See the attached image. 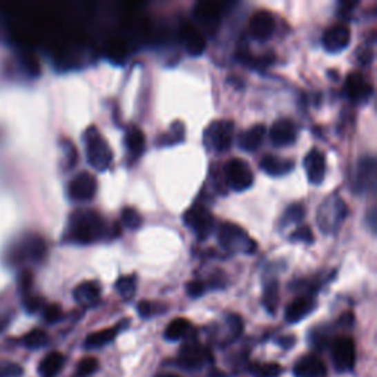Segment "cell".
<instances>
[{
  "instance_id": "cell-18",
  "label": "cell",
  "mask_w": 377,
  "mask_h": 377,
  "mask_svg": "<svg viewBox=\"0 0 377 377\" xmlns=\"http://www.w3.org/2000/svg\"><path fill=\"white\" fill-rule=\"evenodd\" d=\"M347 92L352 101L364 102L365 99L371 95L373 87L365 81L364 75L361 72L354 71V72H349L347 77Z\"/></svg>"
},
{
  "instance_id": "cell-9",
  "label": "cell",
  "mask_w": 377,
  "mask_h": 377,
  "mask_svg": "<svg viewBox=\"0 0 377 377\" xmlns=\"http://www.w3.org/2000/svg\"><path fill=\"white\" fill-rule=\"evenodd\" d=\"M179 364L186 370H197L201 369L205 362V351L201 343L195 339L184 342L179 352Z\"/></svg>"
},
{
  "instance_id": "cell-42",
  "label": "cell",
  "mask_w": 377,
  "mask_h": 377,
  "mask_svg": "<svg viewBox=\"0 0 377 377\" xmlns=\"http://www.w3.org/2000/svg\"><path fill=\"white\" fill-rule=\"evenodd\" d=\"M40 299L37 296H31V295H27L26 299H24V305H26V309L28 313H35L37 311V309L40 308Z\"/></svg>"
},
{
  "instance_id": "cell-7",
  "label": "cell",
  "mask_w": 377,
  "mask_h": 377,
  "mask_svg": "<svg viewBox=\"0 0 377 377\" xmlns=\"http://www.w3.org/2000/svg\"><path fill=\"white\" fill-rule=\"evenodd\" d=\"M184 223L191 227L199 239H206L209 233L213 231L214 217L209 213V209L202 205H195L186 211Z\"/></svg>"
},
{
  "instance_id": "cell-43",
  "label": "cell",
  "mask_w": 377,
  "mask_h": 377,
  "mask_svg": "<svg viewBox=\"0 0 377 377\" xmlns=\"http://www.w3.org/2000/svg\"><path fill=\"white\" fill-rule=\"evenodd\" d=\"M137 309H139V314H140L142 317H145V318H148V317H151L152 314L157 313V309H155V305H153L152 302H148V301L140 302Z\"/></svg>"
},
{
  "instance_id": "cell-29",
  "label": "cell",
  "mask_w": 377,
  "mask_h": 377,
  "mask_svg": "<svg viewBox=\"0 0 377 377\" xmlns=\"http://www.w3.org/2000/svg\"><path fill=\"white\" fill-rule=\"evenodd\" d=\"M49 338L46 331H43L40 329H35L28 331V334L22 339V343L30 349H39L41 347H44L48 343Z\"/></svg>"
},
{
  "instance_id": "cell-1",
  "label": "cell",
  "mask_w": 377,
  "mask_h": 377,
  "mask_svg": "<svg viewBox=\"0 0 377 377\" xmlns=\"http://www.w3.org/2000/svg\"><path fill=\"white\" fill-rule=\"evenodd\" d=\"M105 230V221L96 211H77L70 220V238L80 245L102 239Z\"/></svg>"
},
{
  "instance_id": "cell-38",
  "label": "cell",
  "mask_w": 377,
  "mask_h": 377,
  "mask_svg": "<svg viewBox=\"0 0 377 377\" xmlns=\"http://www.w3.org/2000/svg\"><path fill=\"white\" fill-rule=\"evenodd\" d=\"M22 369L14 362H0V377H19Z\"/></svg>"
},
{
  "instance_id": "cell-25",
  "label": "cell",
  "mask_w": 377,
  "mask_h": 377,
  "mask_svg": "<svg viewBox=\"0 0 377 377\" xmlns=\"http://www.w3.org/2000/svg\"><path fill=\"white\" fill-rule=\"evenodd\" d=\"M126 145L133 155H140L146 145V139L145 135H143V131L137 127L128 128L126 135Z\"/></svg>"
},
{
  "instance_id": "cell-44",
  "label": "cell",
  "mask_w": 377,
  "mask_h": 377,
  "mask_svg": "<svg viewBox=\"0 0 377 377\" xmlns=\"http://www.w3.org/2000/svg\"><path fill=\"white\" fill-rule=\"evenodd\" d=\"M66 157H68V167H74V164L77 161V151L74 148L72 143H66Z\"/></svg>"
},
{
  "instance_id": "cell-32",
  "label": "cell",
  "mask_w": 377,
  "mask_h": 377,
  "mask_svg": "<svg viewBox=\"0 0 377 377\" xmlns=\"http://www.w3.org/2000/svg\"><path fill=\"white\" fill-rule=\"evenodd\" d=\"M304 215H305V208L302 204H293L291 205L289 208H287L284 211L283 214V226H287V224H292V223H301V221L304 220Z\"/></svg>"
},
{
  "instance_id": "cell-8",
  "label": "cell",
  "mask_w": 377,
  "mask_h": 377,
  "mask_svg": "<svg viewBox=\"0 0 377 377\" xmlns=\"http://www.w3.org/2000/svg\"><path fill=\"white\" fill-rule=\"evenodd\" d=\"M276 28V22H274V17L269 12V10H257L248 24V31L249 35L255 39V40H269Z\"/></svg>"
},
{
  "instance_id": "cell-40",
  "label": "cell",
  "mask_w": 377,
  "mask_h": 377,
  "mask_svg": "<svg viewBox=\"0 0 377 377\" xmlns=\"http://www.w3.org/2000/svg\"><path fill=\"white\" fill-rule=\"evenodd\" d=\"M43 316L48 323H57V321L61 320L62 317V309L59 305H48L46 308H44Z\"/></svg>"
},
{
  "instance_id": "cell-17",
  "label": "cell",
  "mask_w": 377,
  "mask_h": 377,
  "mask_svg": "<svg viewBox=\"0 0 377 377\" xmlns=\"http://www.w3.org/2000/svg\"><path fill=\"white\" fill-rule=\"evenodd\" d=\"M316 307V301L313 296H299L295 301L287 305L284 311V318L287 323H298L305 318Z\"/></svg>"
},
{
  "instance_id": "cell-30",
  "label": "cell",
  "mask_w": 377,
  "mask_h": 377,
  "mask_svg": "<svg viewBox=\"0 0 377 377\" xmlns=\"http://www.w3.org/2000/svg\"><path fill=\"white\" fill-rule=\"evenodd\" d=\"M277 302H279V286H277L276 280H273L269 282L264 291V305L270 314L276 313Z\"/></svg>"
},
{
  "instance_id": "cell-35",
  "label": "cell",
  "mask_w": 377,
  "mask_h": 377,
  "mask_svg": "<svg viewBox=\"0 0 377 377\" xmlns=\"http://www.w3.org/2000/svg\"><path fill=\"white\" fill-rule=\"evenodd\" d=\"M121 220L130 229H137L142 224V217L135 208H124L121 213Z\"/></svg>"
},
{
  "instance_id": "cell-22",
  "label": "cell",
  "mask_w": 377,
  "mask_h": 377,
  "mask_svg": "<svg viewBox=\"0 0 377 377\" xmlns=\"http://www.w3.org/2000/svg\"><path fill=\"white\" fill-rule=\"evenodd\" d=\"M64 362H65V358L61 352L48 354L39 365L40 377H57L64 367Z\"/></svg>"
},
{
  "instance_id": "cell-26",
  "label": "cell",
  "mask_w": 377,
  "mask_h": 377,
  "mask_svg": "<svg viewBox=\"0 0 377 377\" xmlns=\"http://www.w3.org/2000/svg\"><path fill=\"white\" fill-rule=\"evenodd\" d=\"M188 329H191V323L186 318H175L165 329V339L167 340H179L187 335Z\"/></svg>"
},
{
  "instance_id": "cell-21",
  "label": "cell",
  "mask_w": 377,
  "mask_h": 377,
  "mask_svg": "<svg viewBox=\"0 0 377 377\" xmlns=\"http://www.w3.org/2000/svg\"><path fill=\"white\" fill-rule=\"evenodd\" d=\"M99 296H101V286L96 282H84L77 286L74 291L75 301L84 307L96 304Z\"/></svg>"
},
{
  "instance_id": "cell-47",
  "label": "cell",
  "mask_w": 377,
  "mask_h": 377,
  "mask_svg": "<svg viewBox=\"0 0 377 377\" xmlns=\"http://www.w3.org/2000/svg\"><path fill=\"white\" fill-rule=\"evenodd\" d=\"M5 326H6V321L3 318H0V330H2Z\"/></svg>"
},
{
  "instance_id": "cell-5",
  "label": "cell",
  "mask_w": 377,
  "mask_h": 377,
  "mask_svg": "<svg viewBox=\"0 0 377 377\" xmlns=\"http://www.w3.org/2000/svg\"><path fill=\"white\" fill-rule=\"evenodd\" d=\"M331 358L339 373H348L356 367V343L348 336H339L331 343Z\"/></svg>"
},
{
  "instance_id": "cell-39",
  "label": "cell",
  "mask_w": 377,
  "mask_h": 377,
  "mask_svg": "<svg viewBox=\"0 0 377 377\" xmlns=\"http://www.w3.org/2000/svg\"><path fill=\"white\" fill-rule=\"evenodd\" d=\"M243 330V323L239 316H230L229 317V331H230V339L235 340L240 336Z\"/></svg>"
},
{
  "instance_id": "cell-31",
  "label": "cell",
  "mask_w": 377,
  "mask_h": 377,
  "mask_svg": "<svg viewBox=\"0 0 377 377\" xmlns=\"http://www.w3.org/2000/svg\"><path fill=\"white\" fill-rule=\"evenodd\" d=\"M117 291L124 299L133 298L136 292V276H123L115 283Z\"/></svg>"
},
{
  "instance_id": "cell-16",
  "label": "cell",
  "mask_w": 377,
  "mask_h": 377,
  "mask_svg": "<svg viewBox=\"0 0 377 377\" xmlns=\"http://www.w3.org/2000/svg\"><path fill=\"white\" fill-rule=\"evenodd\" d=\"M295 377H329L325 362L316 356H307L299 360L293 367Z\"/></svg>"
},
{
  "instance_id": "cell-19",
  "label": "cell",
  "mask_w": 377,
  "mask_h": 377,
  "mask_svg": "<svg viewBox=\"0 0 377 377\" xmlns=\"http://www.w3.org/2000/svg\"><path fill=\"white\" fill-rule=\"evenodd\" d=\"M261 168L262 171H265L270 175H284L287 173H291L293 170V161L291 160H286V158H280V157H276V155H264L261 162Z\"/></svg>"
},
{
  "instance_id": "cell-6",
  "label": "cell",
  "mask_w": 377,
  "mask_h": 377,
  "mask_svg": "<svg viewBox=\"0 0 377 377\" xmlns=\"http://www.w3.org/2000/svg\"><path fill=\"white\" fill-rule=\"evenodd\" d=\"M235 136V124L230 119H220L209 126L206 131V140L217 152H226L230 149Z\"/></svg>"
},
{
  "instance_id": "cell-4",
  "label": "cell",
  "mask_w": 377,
  "mask_h": 377,
  "mask_svg": "<svg viewBox=\"0 0 377 377\" xmlns=\"http://www.w3.org/2000/svg\"><path fill=\"white\" fill-rule=\"evenodd\" d=\"M224 177L230 188L236 192L246 191L253 183V174L249 164L240 158H231L226 162Z\"/></svg>"
},
{
  "instance_id": "cell-23",
  "label": "cell",
  "mask_w": 377,
  "mask_h": 377,
  "mask_svg": "<svg viewBox=\"0 0 377 377\" xmlns=\"http://www.w3.org/2000/svg\"><path fill=\"white\" fill-rule=\"evenodd\" d=\"M118 331H119L118 326L95 331V334H90V335H88L86 338L84 347L87 349H99V348H102V347L108 345V343H110V342H113L117 338Z\"/></svg>"
},
{
  "instance_id": "cell-11",
  "label": "cell",
  "mask_w": 377,
  "mask_h": 377,
  "mask_svg": "<svg viewBox=\"0 0 377 377\" xmlns=\"http://www.w3.org/2000/svg\"><path fill=\"white\" fill-rule=\"evenodd\" d=\"M351 41V30L345 24H335L326 30L323 44L329 52H339L345 49Z\"/></svg>"
},
{
  "instance_id": "cell-45",
  "label": "cell",
  "mask_w": 377,
  "mask_h": 377,
  "mask_svg": "<svg viewBox=\"0 0 377 377\" xmlns=\"http://www.w3.org/2000/svg\"><path fill=\"white\" fill-rule=\"evenodd\" d=\"M31 280H32V276H31V273H24V274H22L21 276V279H19V282H21V291L22 292H28L30 291V287H31Z\"/></svg>"
},
{
  "instance_id": "cell-10",
  "label": "cell",
  "mask_w": 377,
  "mask_h": 377,
  "mask_svg": "<svg viewBox=\"0 0 377 377\" xmlns=\"http://www.w3.org/2000/svg\"><path fill=\"white\" fill-rule=\"evenodd\" d=\"M96 179L90 173H80L77 174L70 182L68 192L74 201H90L96 195Z\"/></svg>"
},
{
  "instance_id": "cell-15",
  "label": "cell",
  "mask_w": 377,
  "mask_h": 377,
  "mask_svg": "<svg viewBox=\"0 0 377 377\" xmlns=\"http://www.w3.org/2000/svg\"><path fill=\"white\" fill-rule=\"evenodd\" d=\"M270 139L274 146H287L296 139V126L291 119H277L271 126Z\"/></svg>"
},
{
  "instance_id": "cell-46",
  "label": "cell",
  "mask_w": 377,
  "mask_h": 377,
  "mask_svg": "<svg viewBox=\"0 0 377 377\" xmlns=\"http://www.w3.org/2000/svg\"><path fill=\"white\" fill-rule=\"evenodd\" d=\"M157 377H180V376L173 374V373H164V374H158Z\"/></svg>"
},
{
  "instance_id": "cell-13",
  "label": "cell",
  "mask_w": 377,
  "mask_h": 377,
  "mask_svg": "<svg viewBox=\"0 0 377 377\" xmlns=\"http://www.w3.org/2000/svg\"><path fill=\"white\" fill-rule=\"evenodd\" d=\"M180 40L184 44L186 50L191 55H195V57L204 53L205 46H206V40L202 35V31L199 30L197 27H195L193 24L182 26Z\"/></svg>"
},
{
  "instance_id": "cell-33",
  "label": "cell",
  "mask_w": 377,
  "mask_h": 377,
  "mask_svg": "<svg viewBox=\"0 0 377 377\" xmlns=\"http://www.w3.org/2000/svg\"><path fill=\"white\" fill-rule=\"evenodd\" d=\"M99 369V361L93 357L83 358L75 369V377H90L93 376Z\"/></svg>"
},
{
  "instance_id": "cell-3",
  "label": "cell",
  "mask_w": 377,
  "mask_h": 377,
  "mask_svg": "<svg viewBox=\"0 0 377 377\" xmlns=\"http://www.w3.org/2000/svg\"><path fill=\"white\" fill-rule=\"evenodd\" d=\"M218 240L226 249L252 253L255 251V242L246 235L242 227L226 223L218 230Z\"/></svg>"
},
{
  "instance_id": "cell-27",
  "label": "cell",
  "mask_w": 377,
  "mask_h": 377,
  "mask_svg": "<svg viewBox=\"0 0 377 377\" xmlns=\"http://www.w3.org/2000/svg\"><path fill=\"white\" fill-rule=\"evenodd\" d=\"M282 373H283L282 365L277 362L253 364L251 367V374L253 377H279Z\"/></svg>"
},
{
  "instance_id": "cell-41",
  "label": "cell",
  "mask_w": 377,
  "mask_h": 377,
  "mask_svg": "<svg viewBox=\"0 0 377 377\" xmlns=\"http://www.w3.org/2000/svg\"><path fill=\"white\" fill-rule=\"evenodd\" d=\"M186 291L192 298H199V296H202L205 292V283L201 280H192V282L187 283Z\"/></svg>"
},
{
  "instance_id": "cell-36",
  "label": "cell",
  "mask_w": 377,
  "mask_h": 377,
  "mask_svg": "<svg viewBox=\"0 0 377 377\" xmlns=\"http://www.w3.org/2000/svg\"><path fill=\"white\" fill-rule=\"evenodd\" d=\"M292 242H304V243H313L314 235L309 226H299L291 236Z\"/></svg>"
},
{
  "instance_id": "cell-2",
  "label": "cell",
  "mask_w": 377,
  "mask_h": 377,
  "mask_svg": "<svg viewBox=\"0 0 377 377\" xmlns=\"http://www.w3.org/2000/svg\"><path fill=\"white\" fill-rule=\"evenodd\" d=\"M87 160L93 168L105 171L113 162V151H110L108 142L102 137L96 127H90L84 135Z\"/></svg>"
},
{
  "instance_id": "cell-37",
  "label": "cell",
  "mask_w": 377,
  "mask_h": 377,
  "mask_svg": "<svg viewBox=\"0 0 377 377\" xmlns=\"http://www.w3.org/2000/svg\"><path fill=\"white\" fill-rule=\"evenodd\" d=\"M21 62L22 65H24V68L27 70V72H30L31 75H39L40 72V64L37 61V58L35 57V55L27 52L22 55V58H21Z\"/></svg>"
},
{
  "instance_id": "cell-12",
  "label": "cell",
  "mask_w": 377,
  "mask_h": 377,
  "mask_svg": "<svg viewBox=\"0 0 377 377\" xmlns=\"http://www.w3.org/2000/svg\"><path fill=\"white\" fill-rule=\"evenodd\" d=\"M304 167H305L309 182L314 184L321 183L325 180V175H326L325 153L318 149L309 151V153H307V157L304 160Z\"/></svg>"
},
{
  "instance_id": "cell-28",
  "label": "cell",
  "mask_w": 377,
  "mask_h": 377,
  "mask_svg": "<svg viewBox=\"0 0 377 377\" xmlns=\"http://www.w3.org/2000/svg\"><path fill=\"white\" fill-rule=\"evenodd\" d=\"M26 249L27 255L32 260H41L44 257V253H46V243H44V240L39 236H32L30 238L27 242H26V245L22 246Z\"/></svg>"
},
{
  "instance_id": "cell-20",
  "label": "cell",
  "mask_w": 377,
  "mask_h": 377,
  "mask_svg": "<svg viewBox=\"0 0 377 377\" xmlns=\"http://www.w3.org/2000/svg\"><path fill=\"white\" fill-rule=\"evenodd\" d=\"M264 136H265V126L262 124L253 126L242 133L239 137V146L246 152H255L261 146Z\"/></svg>"
},
{
  "instance_id": "cell-24",
  "label": "cell",
  "mask_w": 377,
  "mask_h": 377,
  "mask_svg": "<svg viewBox=\"0 0 377 377\" xmlns=\"http://www.w3.org/2000/svg\"><path fill=\"white\" fill-rule=\"evenodd\" d=\"M195 15L205 26L217 24L220 19V8L213 2H201L196 5Z\"/></svg>"
},
{
  "instance_id": "cell-34",
  "label": "cell",
  "mask_w": 377,
  "mask_h": 377,
  "mask_svg": "<svg viewBox=\"0 0 377 377\" xmlns=\"http://www.w3.org/2000/svg\"><path fill=\"white\" fill-rule=\"evenodd\" d=\"M106 57L110 61H123L126 57V44L119 40H113L106 44Z\"/></svg>"
},
{
  "instance_id": "cell-14",
  "label": "cell",
  "mask_w": 377,
  "mask_h": 377,
  "mask_svg": "<svg viewBox=\"0 0 377 377\" xmlns=\"http://www.w3.org/2000/svg\"><path fill=\"white\" fill-rule=\"evenodd\" d=\"M376 186V160L373 157H365L358 162L356 188L357 192H367Z\"/></svg>"
}]
</instances>
